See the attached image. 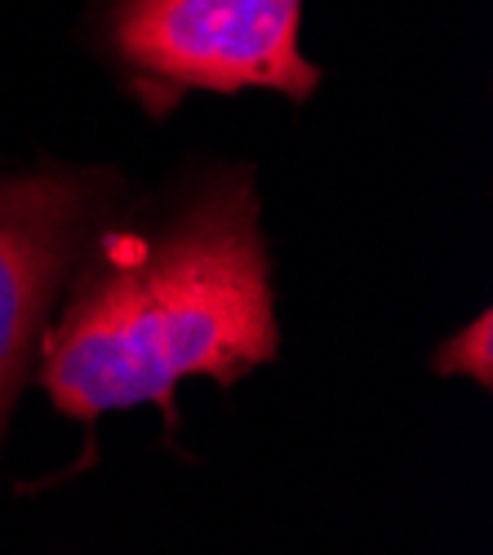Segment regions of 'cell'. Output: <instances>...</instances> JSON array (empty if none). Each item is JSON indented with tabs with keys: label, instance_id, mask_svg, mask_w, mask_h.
I'll use <instances>...</instances> for the list:
<instances>
[{
	"label": "cell",
	"instance_id": "6da1fadb",
	"mask_svg": "<svg viewBox=\"0 0 493 555\" xmlns=\"http://www.w3.org/2000/svg\"><path fill=\"white\" fill-rule=\"evenodd\" d=\"M272 267L249 182L205 192L160 236L116 241L80 275L44 338L40 383L59 413H173L183 378L236 383L276 356Z\"/></svg>",
	"mask_w": 493,
	"mask_h": 555
},
{
	"label": "cell",
	"instance_id": "7a4b0ae2",
	"mask_svg": "<svg viewBox=\"0 0 493 555\" xmlns=\"http://www.w3.org/2000/svg\"><path fill=\"white\" fill-rule=\"evenodd\" d=\"M298 27L302 0H116L107 23L116 59L152 112H169L192 89L307 99L321 67L302 59Z\"/></svg>",
	"mask_w": 493,
	"mask_h": 555
},
{
	"label": "cell",
	"instance_id": "3957f363",
	"mask_svg": "<svg viewBox=\"0 0 493 555\" xmlns=\"http://www.w3.org/2000/svg\"><path fill=\"white\" fill-rule=\"evenodd\" d=\"M89 222L94 192L80 178L36 173L0 182V423L10 418Z\"/></svg>",
	"mask_w": 493,
	"mask_h": 555
}]
</instances>
